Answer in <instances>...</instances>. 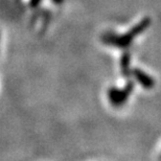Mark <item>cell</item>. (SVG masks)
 I'll use <instances>...</instances> for the list:
<instances>
[{"instance_id":"4","label":"cell","mask_w":161,"mask_h":161,"mask_svg":"<svg viewBox=\"0 0 161 161\" xmlns=\"http://www.w3.org/2000/svg\"><path fill=\"white\" fill-rule=\"evenodd\" d=\"M130 62H131L130 53H129L128 51H125V53L121 54V58H120V69H121L122 75L127 80H129L132 73L130 69Z\"/></svg>"},{"instance_id":"1","label":"cell","mask_w":161,"mask_h":161,"mask_svg":"<svg viewBox=\"0 0 161 161\" xmlns=\"http://www.w3.org/2000/svg\"><path fill=\"white\" fill-rule=\"evenodd\" d=\"M152 23V20L149 17L143 18L142 20H140L137 24H135L130 31H128L127 33L116 35L112 33H107L103 35L102 40L106 45L109 46H113L119 49H125L131 45L133 40L136 38L138 35L142 34L147 27L150 26Z\"/></svg>"},{"instance_id":"3","label":"cell","mask_w":161,"mask_h":161,"mask_svg":"<svg viewBox=\"0 0 161 161\" xmlns=\"http://www.w3.org/2000/svg\"><path fill=\"white\" fill-rule=\"evenodd\" d=\"M132 75L137 80V83H139L144 89L151 90L155 87V80H154V79L140 68H134L132 70Z\"/></svg>"},{"instance_id":"2","label":"cell","mask_w":161,"mask_h":161,"mask_svg":"<svg viewBox=\"0 0 161 161\" xmlns=\"http://www.w3.org/2000/svg\"><path fill=\"white\" fill-rule=\"evenodd\" d=\"M133 89H134V84L132 80H129L122 89L116 88V87H110L107 91L108 99L110 102V104L115 108L121 107L128 101L129 96L133 92Z\"/></svg>"}]
</instances>
